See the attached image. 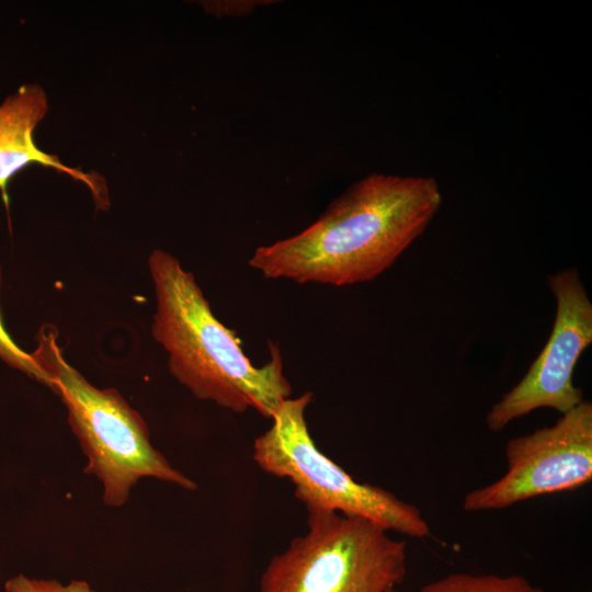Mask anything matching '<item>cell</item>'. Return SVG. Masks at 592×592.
<instances>
[{
  "label": "cell",
  "mask_w": 592,
  "mask_h": 592,
  "mask_svg": "<svg viewBox=\"0 0 592 592\" xmlns=\"http://www.w3.org/2000/svg\"><path fill=\"white\" fill-rule=\"evenodd\" d=\"M314 395L283 401L271 426L253 442L252 457L265 473L287 478L307 511L322 510L367 520L388 532L414 538L430 536L421 511L386 489L361 482L317 447L305 412Z\"/></svg>",
  "instance_id": "obj_5"
},
{
  "label": "cell",
  "mask_w": 592,
  "mask_h": 592,
  "mask_svg": "<svg viewBox=\"0 0 592 592\" xmlns=\"http://www.w3.org/2000/svg\"><path fill=\"white\" fill-rule=\"evenodd\" d=\"M307 533L269 561L260 592H389L407 573V544L338 512L308 511Z\"/></svg>",
  "instance_id": "obj_4"
},
{
  "label": "cell",
  "mask_w": 592,
  "mask_h": 592,
  "mask_svg": "<svg viewBox=\"0 0 592 592\" xmlns=\"http://www.w3.org/2000/svg\"><path fill=\"white\" fill-rule=\"evenodd\" d=\"M506 470L469 491L467 512L494 511L515 503L578 489L592 478V403L582 400L550 426L508 441Z\"/></svg>",
  "instance_id": "obj_6"
},
{
  "label": "cell",
  "mask_w": 592,
  "mask_h": 592,
  "mask_svg": "<svg viewBox=\"0 0 592 592\" xmlns=\"http://www.w3.org/2000/svg\"><path fill=\"white\" fill-rule=\"evenodd\" d=\"M276 1L263 0H224V1H201V5L206 12L215 16H243L250 14L257 7L263 3Z\"/></svg>",
  "instance_id": "obj_12"
},
{
  "label": "cell",
  "mask_w": 592,
  "mask_h": 592,
  "mask_svg": "<svg viewBox=\"0 0 592 592\" xmlns=\"http://www.w3.org/2000/svg\"><path fill=\"white\" fill-rule=\"evenodd\" d=\"M5 592H95L84 580H71L62 584L55 579H34L23 574L5 582Z\"/></svg>",
  "instance_id": "obj_11"
},
{
  "label": "cell",
  "mask_w": 592,
  "mask_h": 592,
  "mask_svg": "<svg viewBox=\"0 0 592 592\" xmlns=\"http://www.w3.org/2000/svg\"><path fill=\"white\" fill-rule=\"evenodd\" d=\"M57 330L44 325L32 353L53 380V391L68 410V423L88 458L83 473L103 485V502L122 506L140 478L152 477L195 490L196 483L150 443L148 426L114 388L91 385L65 358Z\"/></svg>",
  "instance_id": "obj_3"
},
{
  "label": "cell",
  "mask_w": 592,
  "mask_h": 592,
  "mask_svg": "<svg viewBox=\"0 0 592 592\" xmlns=\"http://www.w3.org/2000/svg\"><path fill=\"white\" fill-rule=\"evenodd\" d=\"M441 203L433 178L372 173L303 231L258 247L248 263L270 280L333 286L369 282L422 235Z\"/></svg>",
  "instance_id": "obj_1"
},
{
  "label": "cell",
  "mask_w": 592,
  "mask_h": 592,
  "mask_svg": "<svg viewBox=\"0 0 592 592\" xmlns=\"http://www.w3.org/2000/svg\"><path fill=\"white\" fill-rule=\"evenodd\" d=\"M48 109L47 94L37 83L20 86L0 104V193L7 210H9V182L31 164L53 168L83 182L91 191L99 208H106L107 190L99 174L84 173L68 167L57 156L37 147L34 130L47 115Z\"/></svg>",
  "instance_id": "obj_8"
},
{
  "label": "cell",
  "mask_w": 592,
  "mask_h": 592,
  "mask_svg": "<svg viewBox=\"0 0 592 592\" xmlns=\"http://www.w3.org/2000/svg\"><path fill=\"white\" fill-rule=\"evenodd\" d=\"M148 266L156 294L151 334L168 353L171 375L201 400L238 413L254 409L271 420L292 395L280 349L272 344L271 360L254 365L175 257L155 249Z\"/></svg>",
  "instance_id": "obj_2"
},
{
  "label": "cell",
  "mask_w": 592,
  "mask_h": 592,
  "mask_svg": "<svg viewBox=\"0 0 592 592\" xmlns=\"http://www.w3.org/2000/svg\"><path fill=\"white\" fill-rule=\"evenodd\" d=\"M389 592H397L396 589L390 590Z\"/></svg>",
  "instance_id": "obj_13"
},
{
  "label": "cell",
  "mask_w": 592,
  "mask_h": 592,
  "mask_svg": "<svg viewBox=\"0 0 592 592\" xmlns=\"http://www.w3.org/2000/svg\"><path fill=\"white\" fill-rule=\"evenodd\" d=\"M1 280V267H0ZM0 358L13 368L53 389V380L32 353L22 350L9 335L0 317Z\"/></svg>",
  "instance_id": "obj_10"
},
{
  "label": "cell",
  "mask_w": 592,
  "mask_h": 592,
  "mask_svg": "<svg viewBox=\"0 0 592 592\" xmlns=\"http://www.w3.org/2000/svg\"><path fill=\"white\" fill-rule=\"evenodd\" d=\"M419 592H544L520 574L455 572L423 585Z\"/></svg>",
  "instance_id": "obj_9"
},
{
  "label": "cell",
  "mask_w": 592,
  "mask_h": 592,
  "mask_svg": "<svg viewBox=\"0 0 592 592\" xmlns=\"http://www.w3.org/2000/svg\"><path fill=\"white\" fill-rule=\"evenodd\" d=\"M548 286L557 303L551 333L524 377L489 410L486 422L492 432L536 409L562 414L583 400L573 371L592 343V304L574 267L549 276Z\"/></svg>",
  "instance_id": "obj_7"
}]
</instances>
